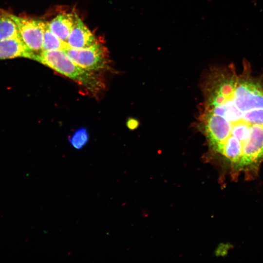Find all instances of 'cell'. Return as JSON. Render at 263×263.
Listing matches in <instances>:
<instances>
[{
	"label": "cell",
	"mask_w": 263,
	"mask_h": 263,
	"mask_svg": "<svg viewBox=\"0 0 263 263\" xmlns=\"http://www.w3.org/2000/svg\"><path fill=\"white\" fill-rule=\"evenodd\" d=\"M203 99L196 128L205 138L206 158L221 178L250 181L263 166V72L255 74L244 59L212 66L201 83Z\"/></svg>",
	"instance_id": "cell-1"
},
{
	"label": "cell",
	"mask_w": 263,
	"mask_h": 263,
	"mask_svg": "<svg viewBox=\"0 0 263 263\" xmlns=\"http://www.w3.org/2000/svg\"><path fill=\"white\" fill-rule=\"evenodd\" d=\"M34 60L51 68L78 84L89 94L97 96L106 86L99 73L83 69L62 50L43 51L36 55Z\"/></svg>",
	"instance_id": "cell-2"
},
{
	"label": "cell",
	"mask_w": 263,
	"mask_h": 263,
	"mask_svg": "<svg viewBox=\"0 0 263 263\" xmlns=\"http://www.w3.org/2000/svg\"><path fill=\"white\" fill-rule=\"evenodd\" d=\"M64 51L75 63L87 70L99 73L110 68L108 49L97 41L88 47L70 48Z\"/></svg>",
	"instance_id": "cell-3"
},
{
	"label": "cell",
	"mask_w": 263,
	"mask_h": 263,
	"mask_svg": "<svg viewBox=\"0 0 263 263\" xmlns=\"http://www.w3.org/2000/svg\"><path fill=\"white\" fill-rule=\"evenodd\" d=\"M16 23L19 37L24 44L35 54L42 52L46 22L10 14Z\"/></svg>",
	"instance_id": "cell-4"
},
{
	"label": "cell",
	"mask_w": 263,
	"mask_h": 263,
	"mask_svg": "<svg viewBox=\"0 0 263 263\" xmlns=\"http://www.w3.org/2000/svg\"><path fill=\"white\" fill-rule=\"evenodd\" d=\"M35 55L19 37L0 40V59L23 57L34 60Z\"/></svg>",
	"instance_id": "cell-5"
},
{
	"label": "cell",
	"mask_w": 263,
	"mask_h": 263,
	"mask_svg": "<svg viewBox=\"0 0 263 263\" xmlns=\"http://www.w3.org/2000/svg\"><path fill=\"white\" fill-rule=\"evenodd\" d=\"M78 16L75 13H63L57 15L50 21L47 22L51 31L65 42L77 23Z\"/></svg>",
	"instance_id": "cell-6"
},
{
	"label": "cell",
	"mask_w": 263,
	"mask_h": 263,
	"mask_svg": "<svg viewBox=\"0 0 263 263\" xmlns=\"http://www.w3.org/2000/svg\"><path fill=\"white\" fill-rule=\"evenodd\" d=\"M95 37L79 18L77 23L71 31L67 42L71 48L82 49L96 42Z\"/></svg>",
	"instance_id": "cell-7"
},
{
	"label": "cell",
	"mask_w": 263,
	"mask_h": 263,
	"mask_svg": "<svg viewBox=\"0 0 263 263\" xmlns=\"http://www.w3.org/2000/svg\"><path fill=\"white\" fill-rule=\"evenodd\" d=\"M71 48L67 42H65L57 37L50 29L47 22L43 34L42 51L50 50H62Z\"/></svg>",
	"instance_id": "cell-8"
},
{
	"label": "cell",
	"mask_w": 263,
	"mask_h": 263,
	"mask_svg": "<svg viewBox=\"0 0 263 263\" xmlns=\"http://www.w3.org/2000/svg\"><path fill=\"white\" fill-rule=\"evenodd\" d=\"M18 37L17 26L10 13L0 14V40Z\"/></svg>",
	"instance_id": "cell-9"
},
{
	"label": "cell",
	"mask_w": 263,
	"mask_h": 263,
	"mask_svg": "<svg viewBox=\"0 0 263 263\" xmlns=\"http://www.w3.org/2000/svg\"><path fill=\"white\" fill-rule=\"evenodd\" d=\"M87 131L84 128L80 129L73 134L70 139V143L75 149L82 148L88 140Z\"/></svg>",
	"instance_id": "cell-10"
}]
</instances>
